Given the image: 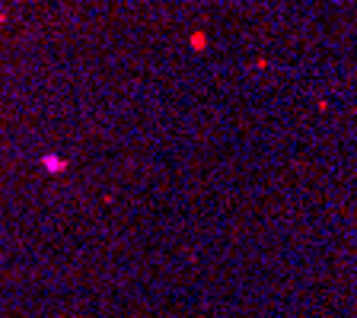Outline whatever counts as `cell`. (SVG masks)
Masks as SVG:
<instances>
[{"label": "cell", "mask_w": 357, "mask_h": 318, "mask_svg": "<svg viewBox=\"0 0 357 318\" xmlns=\"http://www.w3.org/2000/svg\"><path fill=\"white\" fill-rule=\"evenodd\" d=\"M42 166H45V169H48V172H64V169H67V163H64V159H61V156H45V159H42Z\"/></svg>", "instance_id": "obj_1"}, {"label": "cell", "mask_w": 357, "mask_h": 318, "mask_svg": "<svg viewBox=\"0 0 357 318\" xmlns=\"http://www.w3.org/2000/svg\"><path fill=\"white\" fill-rule=\"evenodd\" d=\"M188 42H192L195 51H204V45H208V32H192V38H188Z\"/></svg>", "instance_id": "obj_2"}]
</instances>
